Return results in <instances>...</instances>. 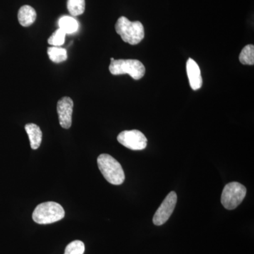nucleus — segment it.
<instances>
[{"instance_id": "f257e3e1", "label": "nucleus", "mask_w": 254, "mask_h": 254, "mask_svg": "<svg viewBox=\"0 0 254 254\" xmlns=\"http://www.w3.org/2000/svg\"><path fill=\"white\" fill-rule=\"evenodd\" d=\"M115 30L125 43L135 46L141 43L144 38L145 31L140 21H131L125 16H121L116 24Z\"/></svg>"}, {"instance_id": "f03ea898", "label": "nucleus", "mask_w": 254, "mask_h": 254, "mask_svg": "<svg viewBox=\"0 0 254 254\" xmlns=\"http://www.w3.org/2000/svg\"><path fill=\"white\" fill-rule=\"evenodd\" d=\"M97 162L102 175L109 183L120 185L125 182V172L116 159L108 154H101L98 156Z\"/></svg>"}, {"instance_id": "7ed1b4c3", "label": "nucleus", "mask_w": 254, "mask_h": 254, "mask_svg": "<svg viewBox=\"0 0 254 254\" xmlns=\"http://www.w3.org/2000/svg\"><path fill=\"white\" fill-rule=\"evenodd\" d=\"M65 211L59 203L49 201L41 203L33 213V221L40 225H48L64 218Z\"/></svg>"}, {"instance_id": "20e7f679", "label": "nucleus", "mask_w": 254, "mask_h": 254, "mask_svg": "<svg viewBox=\"0 0 254 254\" xmlns=\"http://www.w3.org/2000/svg\"><path fill=\"white\" fill-rule=\"evenodd\" d=\"M109 69L112 74H128L135 80L141 79L145 73L144 65L136 60H115L110 63Z\"/></svg>"}, {"instance_id": "39448f33", "label": "nucleus", "mask_w": 254, "mask_h": 254, "mask_svg": "<svg viewBox=\"0 0 254 254\" xmlns=\"http://www.w3.org/2000/svg\"><path fill=\"white\" fill-rule=\"evenodd\" d=\"M247 194V189L239 182L227 184L222 190L221 203L227 210H234L242 203Z\"/></svg>"}, {"instance_id": "423d86ee", "label": "nucleus", "mask_w": 254, "mask_h": 254, "mask_svg": "<svg viewBox=\"0 0 254 254\" xmlns=\"http://www.w3.org/2000/svg\"><path fill=\"white\" fill-rule=\"evenodd\" d=\"M119 143L132 150H141L147 146L146 137L138 130H128L121 132L118 136Z\"/></svg>"}, {"instance_id": "0eeeda50", "label": "nucleus", "mask_w": 254, "mask_h": 254, "mask_svg": "<svg viewBox=\"0 0 254 254\" xmlns=\"http://www.w3.org/2000/svg\"><path fill=\"white\" fill-rule=\"evenodd\" d=\"M177 201V193L175 191L170 192L163 200L157 211L155 212L153 219L154 225L160 226L168 221L175 210Z\"/></svg>"}, {"instance_id": "6e6552de", "label": "nucleus", "mask_w": 254, "mask_h": 254, "mask_svg": "<svg viewBox=\"0 0 254 254\" xmlns=\"http://www.w3.org/2000/svg\"><path fill=\"white\" fill-rule=\"evenodd\" d=\"M73 102L69 97H63L58 102L57 110L60 125L65 129H68L72 123Z\"/></svg>"}, {"instance_id": "1a4fd4ad", "label": "nucleus", "mask_w": 254, "mask_h": 254, "mask_svg": "<svg viewBox=\"0 0 254 254\" xmlns=\"http://www.w3.org/2000/svg\"><path fill=\"white\" fill-rule=\"evenodd\" d=\"M187 71L190 88L194 91L201 88L203 81H202L199 66L194 60L190 58L187 63Z\"/></svg>"}, {"instance_id": "9d476101", "label": "nucleus", "mask_w": 254, "mask_h": 254, "mask_svg": "<svg viewBox=\"0 0 254 254\" xmlns=\"http://www.w3.org/2000/svg\"><path fill=\"white\" fill-rule=\"evenodd\" d=\"M36 10L29 5L21 6L18 12V22L23 27L31 26L36 20Z\"/></svg>"}, {"instance_id": "9b49d317", "label": "nucleus", "mask_w": 254, "mask_h": 254, "mask_svg": "<svg viewBox=\"0 0 254 254\" xmlns=\"http://www.w3.org/2000/svg\"><path fill=\"white\" fill-rule=\"evenodd\" d=\"M26 133L29 138L32 149L36 150L41 144L43 133L41 128L35 124H27L25 126Z\"/></svg>"}, {"instance_id": "f8f14e48", "label": "nucleus", "mask_w": 254, "mask_h": 254, "mask_svg": "<svg viewBox=\"0 0 254 254\" xmlns=\"http://www.w3.org/2000/svg\"><path fill=\"white\" fill-rule=\"evenodd\" d=\"M60 28L66 33V34H72L78 30V23L74 18L71 16H64L59 20Z\"/></svg>"}, {"instance_id": "ddd939ff", "label": "nucleus", "mask_w": 254, "mask_h": 254, "mask_svg": "<svg viewBox=\"0 0 254 254\" xmlns=\"http://www.w3.org/2000/svg\"><path fill=\"white\" fill-rule=\"evenodd\" d=\"M48 54L50 60L55 63H60L67 60V52L60 47H50L48 48Z\"/></svg>"}, {"instance_id": "4468645a", "label": "nucleus", "mask_w": 254, "mask_h": 254, "mask_svg": "<svg viewBox=\"0 0 254 254\" xmlns=\"http://www.w3.org/2000/svg\"><path fill=\"white\" fill-rule=\"evenodd\" d=\"M85 6H86L85 0H68V11L73 16L83 14L85 11Z\"/></svg>"}, {"instance_id": "2eb2a0df", "label": "nucleus", "mask_w": 254, "mask_h": 254, "mask_svg": "<svg viewBox=\"0 0 254 254\" xmlns=\"http://www.w3.org/2000/svg\"><path fill=\"white\" fill-rule=\"evenodd\" d=\"M240 61L242 64L254 65V46L253 45H248L243 48L240 55Z\"/></svg>"}, {"instance_id": "dca6fc26", "label": "nucleus", "mask_w": 254, "mask_h": 254, "mask_svg": "<svg viewBox=\"0 0 254 254\" xmlns=\"http://www.w3.org/2000/svg\"><path fill=\"white\" fill-rule=\"evenodd\" d=\"M84 252V243L81 241L75 240L66 246L64 254H83Z\"/></svg>"}, {"instance_id": "f3484780", "label": "nucleus", "mask_w": 254, "mask_h": 254, "mask_svg": "<svg viewBox=\"0 0 254 254\" xmlns=\"http://www.w3.org/2000/svg\"><path fill=\"white\" fill-rule=\"evenodd\" d=\"M65 36H66V33L63 31L61 28H58V29L50 37L48 41V43L55 47L63 46L65 42Z\"/></svg>"}, {"instance_id": "a211bd4d", "label": "nucleus", "mask_w": 254, "mask_h": 254, "mask_svg": "<svg viewBox=\"0 0 254 254\" xmlns=\"http://www.w3.org/2000/svg\"><path fill=\"white\" fill-rule=\"evenodd\" d=\"M114 60H115V59H114V58H111V62L114 61Z\"/></svg>"}]
</instances>
